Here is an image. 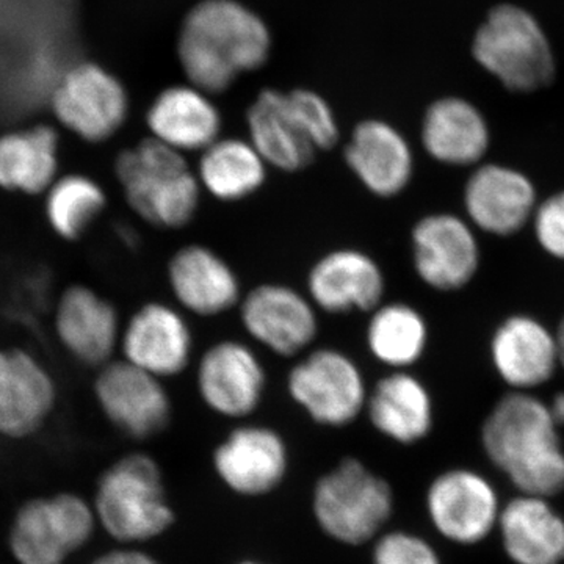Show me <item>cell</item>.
I'll return each instance as SVG.
<instances>
[{
	"mask_svg": "<svg viewBox=\"0 0 564 564\" xmlns=\"http://www.w3.org/2000/svg\"><path fill=\"white\" fill-rule=\"evenodd\" d=\"M234 564H269V563L258 562V560H242V562H237Z\"/></svg>",
	"mask_w": 564,
	"mask_h": 564,
	"instance_id": "39",
	"label": "cell"
},
{
	"mask_svg": "<svg viewBox=\"0 0 564 564\" xmlns=\"http://www.w3.org/2000/svg\"><path fill=\"white\" fill-rule=\"evenodd\" d=\"M489 463L518 494L554 497L564 492V447L549 404L532 392L511 391L481 425Z\"/></svg>",
	"mask_w": 564,
	"mask_h": 564,
	"instance_id": "2",
	"label": "cell"
},
{
	"mask_svg": "<svg viewBox=\"0 0 564 564\" xmlns=\"http://www.w3.org/2000/svg\"><path fill=\"white\" fill-rule=\"evenodd\" d=\"M532 226L538 245L551 258L564 262V191L538 203Z\"/></svg>",
	"mask_w": 564,
	"mask_h": 564,
	"instance_id": "35",
	"label": "cell"
},
{
	"mask_svg": "<svg viewBox=\"0 0 564 564\" xmlns=\"http://www.w3.org/2000/svg\"><path fill=\"white\" fill-rule=\"evenodd\" d=\"M467 221L496 237H510L532 223L536 187L525 173L502 163H480L463 193Z\"/></svg>",
	"mask_w": 564,
	"mask_h": 564,
	"instance_id": "22",
	"label": "cell"
},
{
	"mask_svg": "<svg viewBox=\"0 0 564 564\" xmlns=\"http://www.w3.org/2000/svg\"><path fill=\"white\" fill-rule=\"evenodd\" d=\"M410 242L414 272L426 288L455 292L477 276L480 243L467 218L451 212L423 215L411 229Z\"/></svg>",
	"mask_w": 564,
	"mask_h": 564,
	"instance_id": "14",
	"label": "cell"
},
{
	"mask_svg": "<svg viewBox=\"0 0 564 564\" xmlns=\"http://www.w3.org/2000/svg\"><path fill=\"white\" fill-rule=\"evenodd\" d=\"M391 485L356 458H345L322 475L313 492L315 522L336 543H373L392 519Z\"/></svg>",
	"mask_w": 564,
	"mask_h": 564,
	"instance_id": "6",
	"label": "cell"
},
{
	"mask_svg": "<svg viewBox=\"0 0 564 564\" xmlns=\"http://www.w3.org/2000/svg\"><path fill=\"white\" fill-rule=\"evenodd\" d=\"M113 173L129 209L148 226L182 231L195 221L203 191L187 155L147 137L118 152Z\"/></svg>",
	"mask_w": 564,
	"mask_h": 564,
	"instance_id": "3",
	"label": "cell"
},
{
	"mask_svg": "<svg viewBox=\"0 0 564 564\" xmlns=\"http://www.w3.org/2000/svg\"><path fill=\"white\" fill-rule=\"evenodd\" d=\"M212 466L229 491L256 499L280 488L288 477L291 452L272 426L242 423L215 447Z\"/></svg>",
	"mask_w": 564,
	"mask_h": 564,
	"instance_id": "15",
	"label": "cell"
},
{
	"mask_svg": "<svg viewBox=\"0 0 564 564\" xmlns=\"http://www.w3.org/2000/svg\"><path fill=\"white\" fill-rule=\"evenodd\" d=\"M174 304L187 315L217 318L242 302L239 273L220 252L204 243L182 245L166 263Z\"/></svg>",
	"mask_w": 564,
	"mask_h": 564,
	"instance_id": "19",
	"label": "cell"
},
{
	"mask_svg": "<svg viewBox=\"0 0 564 564\" xmlns=\"http://www.w3.org/2000/svg\"><path fill=\"white\" fill-rule=\"evenodd\" d=\"M289 397L326 429H345L366 413L369 384L359 362L337 347H314L295 359L285 378Z\"/></svg>",
	"mask_w": 564,
	"mask_h": 564,
	"instance_id": "8",
	"label": "cell"
},
{
	"mask_svg": "<svg viewBox=\"0 0 564 564\" xmlns=\"http://www.w3.org/2000/svg\"><path fill=\"white\" fill-rule=\"evenodd\" d=\"M285 93L289 106L318 154L334 150L343 133L336 111L328 99L313 88L299 87Z\"/></svg>",
	"mask_w": 564,
	"mask_h": 564,
	"instance_id": "33",
	"label": "cell"
},
{
	"mask_svg": "<svg viewBox=\"0 0 564 564\" xmlns=\"http://www.w3.org/2000/svg\"><path fill=\"white\" fill-rule=\"evenodd\" d=\"M54 332L77 364L101 369L120 350L122 325L117 306L85 284H70L54 307Z\"/></svg>",
	"mask_w": 564,
	"mask_h": 564,
	"instance_id": "21",
	"label": "cell"
},
{
	"mask_svg": "<svg viewBox=\"0 0 564 564\" xmlns=\"http://www.w3.org/2000/svg\"><path fill=\"white\" fill-rule=\"evenodd\" d=\"M107 204L109 196L90 174H62L44 193V217L58 239L79 242L102 217Z\"/></svg>",
	"mask_w": 564,
	"mask_h": 564,
	"instance_id": "32",
	"label": "cell"
},
{
	"mask_svg": "<svg viewBox=\"0 0 564 564\" xmlns=\"http://www.w3.org/2000/svg\"><path fill=\"white\" fill-rule=\"evenodd\" d=\"M272 50L269 24L242 0H199L185 13L176 39L185 82L214 98L262 69Z\"/></svg>",
	"mask_w": 564,
	"mask_h": 564,
	"instance_id": "1",
	"label": "cell"
},
{
	"mask_svg": "<svg viewBox=\"0 0 564 564\" xmlns=\"http://www.w3.org/2000/svg\"><path fill=\"white\" fill-rule=\"evenodd\" d=\"M195 384L199 399L212 413L247 421L265 399L269 373L251 344L225 337L199 356Z\"/></svg>",
	"mask_w": 564,
	"mask_h": 564,
	"instance_id": "12",
	"label": "cell"
},
{
	"mask_svg": "<svg viewBox=\"0 0 564 564\" xmlns=\"http://www.w3.org/2000/svg\"><path fill=\"white\" fill-rule=\"evenodd\" d=\"M496 533L513 564H564V516L552 499L516 494L503 502Z\"/></svg>",
	"mask_w": 564,
	"mask_h": 564,
	"instance_id": "27",
	"label": "cell"
},
{
	"mask_svg": "<svg viewBox=\"0 0 564 564\" xmlns=\"http://www.w3.org/2000/svg\"><path fill=\"white\" fill-rule=\"evenodd\" d=\"M375 432L400 445H415L434 426L432 393L410 370H391L370 388L366 413Z\"/></svg>",
	"mask_w": 564,
	"mask_h": 564,
	"instance_id": "28",
	"label": "cell"
},
{
	"mask_svg": "<svg viewBox=\"0 0 564 564\" xmlns=\"http://www.w3.org/2000/svg\"><path fill=\"white\" fill-rule=\"evenodd\" d=\"M237 311L250 343L278 358H300L321 334L317 307L306 292L285 282L256 284L243 293Z\"/></svg>",
	"mask_w": 564,
	"mask_h": 564,
	"instance_id": "11",
	"label": "cell"
},
{
	"mask_svg": "<svg viewBox=\"0 0 564 564\" xmlns=\"http://www.w3.org/2000/svg\"><path fill=\"white\" fill-rule=\"evenodd\" d=\"M61 176V133L51 124H18L0 133V188L39 196Z\"/></svg>",
	"mask_w": 564,
	"mask_h": 564,
	"instance_id": "29",
	"label": "cell"
},
{
	"mask_svg": "<svg viewBox=\"0 0 564 564\" xmlns=\"http://www.w3.org/2000/svg\"><path fill=\"white\" fill-rule=\"evenodd\" d=\"M93 393L104 417L131 440H151L172 423V395L163 380L122 358L98 369Z\"/></svg>",
	"mask_w": 564,
	"mask_h": 564,
	"instance_id": "13",
	"label": "cell"
},
{
	"mask_svg": "<svg viewBox=\"0 0 564 564\" xmlns=\"http://www.w3.org/2000/svg\"><path fill=\"white\" fill-rule=\"evenodd\" d=\"M195 173L203 193L215 202L236 204L265 187L270 166L250 140L223 135L199 154Z\"/></svg>",
	"mask_w": 564,
	"mask_h": 564,
	"instance_id": "30",
	"label": "cell"
},
{
	"mask_svg": "<svg viewBox=\"0 0 564 564\" xmlns=\"http://www.w3.org/2000/svg\"><path fill=\"white\" fill-rule=\"evenodd\" d=\"M474 61L507 90L529 95L556 76L554 47L532 11L499 3L488 11L473 39Z\"/></svg>",
	"mask_w": 564,
	"mask_h": 564,
	"instance_id": "5",
	"label": "cell"
},
{
	"mask_svg": "<svg viewBox=\"0 0 564 564\" xmlns=\"http://www.w3.org/2000/svg\"><path fill=\"white\" fill-rule=\"evenodd\" d=\"M54 375L25 348H0V437L28 441L57 410Z\"/></svg>",
	"mask_w": 564,
	"mask_h": 564,
	"instance_id": "18",
	"label": "cell"
},
{
	"mask_svg": "<svg viewBox=\"0 0 564 564\" xmlns=\"http://www.w3.org/2000/svg\"><path fill=\"white\" fill-rule=\"evenodd\" d=\"M344 162L364 191L375 198H397L414 180L413 147L395 124L383 118L356 122L344 144Z\"/></svg>",
	"mask_w": 564,
	"mask_h": 564,
	"instance_id": "20",
	"label": "cell"
},
{
	"mask_svg": "<svg viewBox=\"0 0 564 564\" xmlns=\"http://www.w3.org/2000/svg\"><path fill=\"white\" fill-rule=\"evenodd\" d=\"M120 351L124 361L165 381L192 366L195 334L176 304L151 300L122 325Z\"/></svg>",
	"mask_w": 564,
	"mask_h": 564,
	"instance_id": "16",
	"label": "cell"
},
{
	"mask_svg": "<svg viewBox=\"0 0 564 564\" xmlns=\"http://www.w3.org/2000/svg\"><path fill=\"white\" fill-rule=\"evenodd\" d=\"M423 151L447 166H478L491 147V128L469 99L444 96L426 107L421 122Z\"/></svg>",
	"mask_w": 564,
	"mask_h": 564,
	"instance_id": "25",
	"label": "cell"
},
{
	"mask_svg": "<svg viewBox=\"0 0 564 564\" xmlns=\"http://www.w3.org/2000/svg\"><path fill=\"white\" fill-rule=\"evenodd\" d=\"M556 347H558L560 367L564 369V317L560 322L558 328L555 329Z\"/></svg>",
	"mask_w": 564,
	"mask_h": 564,
	"instance_id": "38",
	"label": "cell"
},
{
	"mask_svg": "<svg viewBox=\"0 0 564 564\" xmlns=\"http://www.w3.org/2000/svg\"><path fill=\"white\" fill-rule=\"evenodd\" d=\"M547 404L556 425L562 429V426H564V392L556 393L554 399H552Z\"/></svg>",
	"mask_w": 564,
	"mask_h": 564,
	"instance_id": "37",
	"label": "cell"
},
{
	"mask_svg": "<svg viewBox=\"0 0 564 564\" xmlns=\"http://www.w3.org/2000/svg\"><path fill=\"white\" fill-rule=\"evenodd\" d=\"M66 131L90 144H102L124 128L131 115L128 88L96 62L70 63L63 68L47 102Z\"/></svg>",
	"mask_w": 564,
	"mask_h": 564,
	"instance_id": "9",
	"label": "cell"
},
{
	"mask_svg": "<svg viewBox=\"0 0 564 564\" xmlns=\"http://www.w3.org/2000/svg\"><path fill=\"white\" fill-rule=\"evenodd\" d=\"M503 502L488 475L451 467L430 481L425 510L434 532L447 543L475 547L497 532Z\"/></svg>",
	"mask_w": 564,
	"mask_h": 564,
	"instance_id": "10",
	"label": "cell"
},
{
	"mask_svg": "<svg viewBox=\"0 0 564 564\" xmlns=\"http://www.w3.org/2000/svg\"><path fill=\"white\" fill-rule=\"evenodd\" d=\"M364 339L375 361L391 370H410L429 348V322L413 304L383 302L369 314Z\"/></svg>",
	"mask_w": 564,
	"mask_h": 564,
	"instance_id": "31",
	"label": "cell"
},
{
	"mask_svg": "<svg viewBox=\"0 0 564 564\" xmlns=\"http://www.w3.org/2000/svg\"><path fill=\"white\" fill-rule=\"evenodd\" d=\"M99 530L91 500L58 491L24 500L11 516L7 549L14 564H68Z\"/></svg>",
	"mask_w": 564,
	"mask_h": 564,
	"instance_id": "7",
	"label": "cell"
},
{
	"mask_svg": "<svg viewBox=\"0 0 564 564\" xmlns=\"http://www.w3.org/2000/svg\"><path fill=\"white\" fill-rule=\"evenodd\" d=\"M99 529L118 545L158 540L176 521L161 466L147 454H129L102 470L91 499Z\"/></svg>",
	"mask_w": 564,
	"mask_h": 564,
	"instance_id": "4",
	"label": "cell"
},
{
	"mask_svg": "<svg viewBox=\"0 0 564 564\" xmlns=\"http://www.w3.org/2000/svg\"><path fill=\"white\" fill-rule=\"evenodd\" d=\"M144 124L151 139L181 154H202L223 137V113L214 96L188 82L169 85L154 96Z\"/></svg>",
	"mask_w": 564,
	"mask_h": 564,
	"instance_id": "23",
	"label": "cell"
},
{
	"mask_svg": "<svg viewBox=\"0 0 564 564\" xmlns=\"http://www.w3.org/2000/svg\"><path fill=\"white\" fill-rule=\"evenodd\" d=\"M388 280L370 252L339 247L318 256L306 274V293L318 313L370 314L384 302Z\"/></svg>",
	"mask_w": 564,
	"mask_h": 564,
	"instance_id": "17",
	"label": "cell"
},
{
	"mask_svg": "<svg viewBox=\"0 0 564 564\" xmlns=\"http://www.w3.org/2000/svg\"><path fill=\"white\" fill-rule=\"evenodd\" d=\"M247 139L270 170L296 174L310 169L318 152L304 133L288 101V93L263 88L245 113Z\"/></svg>",
	"mask_w": 564,
	"mask_h": 564,
	"instance_id": "26",
	"label": "cell"
},
{
	"mask_svg": "<svg viewBox=\"0 0 564 564\" xmlns=\"http://www.w3.org/2000/svg\"><path fill=\"white\" fill-rule=\"evenodd\" d=\"M489 351L500 380L513 391L532 392L560 367L555 332L532 315L505 318L492 334Z\"/></svg>",
	"mask_w": 564,
	"mask_h": 564,
	"instance_id": "24",
	"label": "cell"
},
{
	"mask_svg": "<svg viewBox=\"0 0 564 564\" xmlns=\"http://www.w3.org/2000/svg\"><path fill=\"white\" fill-rule=\"evenodd\" d=\"M372 564H444L426 538L408 530L383 532L373 541Z\"/></svg>",
	"mask_w": 564,
	"mask_h": 564,
	"instance_id": "34",
	"label": "cell"
},
{
	"mask_svg": "<svg viewBox=\"0 0 564 564\" xmlns=\"http://www.w3.org/2000/svg\"><path fill=\"white\" fill-rule=\"evenodd\" d=\"M87 564H162L155 556L132 545H118L104 554L95 556Z\"/></svg>",
	"mask_w": 564,
	"mask_h": 564,
	"instance_id": "36",
	"label": "cell"
}]
</instances>
